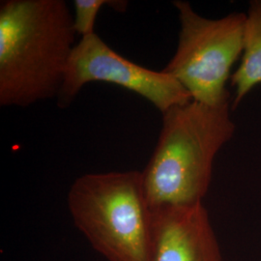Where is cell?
<instances>
[{
	"mask_svg": "<svg viewBox=\"0 0 261 261\" xmlns=\"http://www.w3.org/2000/svg\"><path fill=\"white\" fill-rule=\"evenodd\" d=\"M76 35L63 0L1 1L0 106L57 98Z\"/></svg>",
	"mask_w": 261,
	"mask_h": 261,
	"instance_id": "obj_1",
	"label": "cell"
},
{
	"mask_svg": "<svg viewBox=\"0 0 261 261\" xmlns=\"http://www.w3.org/2000/svg\"><path fill=\"white\" fill-rule=\"evenodd\" d=\"M229 101H190L163 113L157 145L141 172L151 209L203 202L217 154L235 134Z\"/></svg>",
	"mask_w": 261,
	"mask_h": 261,
	"instance_id": "obj_2",
	"label": "cell"
},
{
	"mask_svg": "<svg viewBox=\"0 0 261 261\" xmlns=\"http://www.w3.org/2000/svg\"><path fill=\"white\" fill-rule=\"evenodd\" d=\"M67 204L75 227L103 258L150 261L152 210L140 171L84 174Z\"/></svg>",
	"mask_w": 261,
	"mask_h": 261,
	"instance_id": "obj_3",
	"label": "cell"
},
{
	"mask_svg": "<svg viewBox=\"0 0 261 261\" xmlns=\"http://www.w3.org/2000/svg\"><path fill=\"white\" fill-rule=\"evenodd\" d=\"M173 5L180 21L177 48L163 71L174 76L194 101L211 106L229 101L226 84L242 56L246 14L208 19L187 1Z\"/></svg>",
	"mask_w": 261,
	"mask_h": 261,
	"instance_id": "obj_4",
	"label": "cell"
},
{
	"mask_svg": "<svg viewBox=\"0 0 261 261\" xmlns=\"http://www.w3.org/2000/svg\"><path fill=\"white\" fill-rule=\"evenodd\" d=\"M90 83L118 85L147 100L162 114L193 100L174 76L132 62L115 53L96 33L81 38L74 47L56 98L58 107H69L84 85Z\"/></svg>",
	"mask_w": 261,
	"mask_h": 261,
	"instance_id": "obj_5",
	"label": "cell"
},
{
	"mask_svg": "<svg viewBox=\"0 0 261 261\" xmlns=\"http://www.w3.org/2000/svg\"><path fill=\"white\" fill-rule=\"evenodd\" d=\"M151 210L150 261H224L203 202Z\"/></svg>",
	"mask_w": 261,
	"mask_h": 261,
	"instance_id": "obj_6",
	"label": "cell"
},
{
	"mask_svg": "<svg viewBox=\"0 0 261 261\" xmlns=\"http://www.w3.org/2000/svg\"><path fill=\"white\" fill-rule=\"evenodd\" d=\"M230 84L235 91L232 110L261 84V0L251 1L246 13L241 62L231 75Z\"/></svg>",
	"mask_w": 261,
	"mask_h": 261,
	"instance_id": "obj_7",
	"label": "cell"
},
{
	"mask_svg": "<svg viewBox=\"0 0 261 261\" xmlns=\"http://www.w3.org/2000/svg\"><path fill=\"white\" fill-rule=\"evenodd\" d=\"M105 6H110L117 12H125L128 7L127 1L122 0H75L74 1V28L81 38L95 33L97 16Z\"/></svg>",
	"mask_w": 261,
	"mask_h": 261,
	"instance_id": "obj_8",
	"label": "cell"
}]
</instances>
